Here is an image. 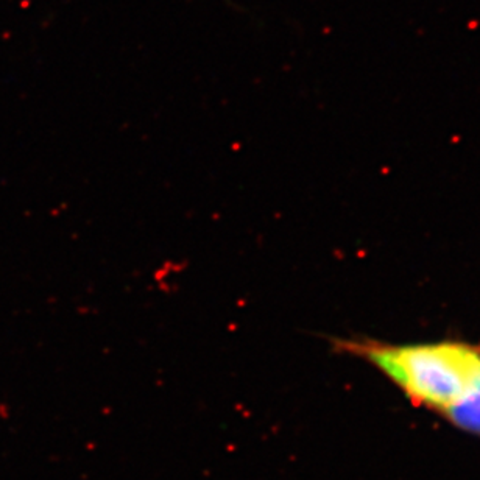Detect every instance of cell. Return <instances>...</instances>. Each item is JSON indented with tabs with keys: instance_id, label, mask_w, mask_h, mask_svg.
Wrapping results in <instances>:
<instances>
[{
	"instance_id": "6da1fadb",
	"label": "cell",
	"mask_w": 480,
	"mask_h": 480,
	"mask_svg": "<svg viewBox=\"0 0 480 480\" xmlns=\"http://www.w3.org/2000/svg\"><path fill=\"white\" fill-rule=\"evenodd\" d=\"M331 345L335 352L377 368L415 406L480 436V342L387 343L338 337Z\"/></svg>"
}]
</instances>
